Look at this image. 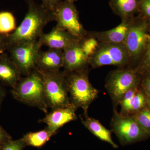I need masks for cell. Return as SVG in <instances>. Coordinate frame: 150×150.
<instances>
[{
    "mask_svg": "<svg viewBox=\"0 0 150 150\" xmlns=\"http://www.w3.org/2000/svg\"><path fill=\"white\" fill-rule=\"evenodd\" d=\"M28 10L21 23L14 32L6 35V49L24 42L38 40L49 23L54 21V12L36 4L34 0H26Z\"/></svg>",
    "mask_w": 150,
    "mask_h": 150,
    "instance_id": "cell-1",
    "label": "cell"
},
{
    "mask_svg": "<svg viewBox=\"0 0 150 150\" xmlns=\"http://www.w3.org/2000/svg\"><path fill=\"white\" fill-rule=\"evenodd\" d=\"M25 76L21 78L11 90L13 97L19 102L37 107L47 114L48 106L42 75L35 69Z\"/></svg>",
    "mask_w": 150,
    "mask_h": 150,
    "instance_id": "cell-2",
    "label": "cell"
},
{
    "mask_svg": "<svg viewBox=\"0 0 150 150\" xmlns=\"http://www.w3.org/2000/svg\"><path fill=\"white\" fill-rule=\"evenodd\" d=\"M65 74L71 103L76 108H82L84 115H88L89 106L99 92L90 82L87 68Z\"/></svg>",
    "mask_w": 150,
    "mask_h": 150,
    "instance_id": "cell-3",
    "label": "cell"
},
{
    "mask_svg": "<svg viewBox=\"0 0 150 150\" xmlns=\"http://www.w3.org/2000/svg\"><path fill=\"white\" fill-rule=\"evenodd\" d=\"M150 23L139 15L132 19L123 44L129 56L128 67L135 69L144 54L150 38Z\"/></svg>",
    "mask_w": 150,
    "mask_h": 150,
    "instance_id": "cell-4",
    "label": "cell"
},
{
    "mask_svg": "<svg viewBox=\"0 0 150 150\" xmlns=\"http://www.w3.org/2000/svg\"><path fill=\"white\" fill-rule=\"evenodd\" d=\"M38 71L43 77L48 107L54 110L74 106L69 97L66 75L64 71L46 72Z\"/></svg>",
    "mask_w": 150,
    "mask_h": 150,
    "instance_id": "cell-5",
    "label": "cell"
},
{
    "mask_svg": "<svg viewBox=\"0 0 150 150\" xmlns=\"http://www.w3.org/2000/svg\"><path fill=\"white\" fill-rule=\"evenodd\" d=\"M142 79L135 69L121 67L108 74L105 88L112 101L118 104L126 92L139 85Z\"/></svg>",
    "mask_w": 150,
    "mask_h": 150,
    "instance_id": "cell-6",
    "label": "cell"
},
{
    "mask_svg": "<svg viewBox=\"0 0 150 150\" xmlns=\"http://www.w3.org/2000/svg\"><path fill=\"white\" fill-rule=\"evenodd\" d=\"M93 68L113 65L119 68L128 66L129 56L123 43H100L96 51L88 59Z\"/></svg>",
    "mask_w": 150,
    "mask_h": 150,
    "instance_id": "cell-7",
    "label": "cell"
},
{
    "mask_svg": "<svg viewBox=\"0 0 150 150\" xmlns=\"http://www.w3.org/2000/svg\"><path fill=\"white\" fill-rule=\"evenodd\" d=\"M74 3L67 0L62 1L54 11V21L57 23L56 26L81 40L86 36L88 32L81 23Z\"/></svg>",
    "mask_w": 150,
    "mask_h": 150,
    "instance_id": "cell-8",
    "label": "cell"
},
{
    "mask_svg": "<svg viewBox=\"0 0 150 150\" xmlns=\"http://www.w3.org/2000/svg\"><path fill=\"white\" fill-rule=\"evenodd\" d=\"M110 126L112 132L123 146L142 141L149 135L138 125L133 115L116 111L111 119Z\"/></svg>",
    "mask_w": 150,
    "mask_h": 150,
    "instance_id": "cell-9",
    "label": "cell"
},
{
    "mask_svg": "<svg viewBox=\"0 0 150 150\" xmlns=\"http://www.w3.org/2000/svg\"><path fill=\"white\" fill-rule=\"evenodd\" d=\"M42 46L38 40L19 43L7 49L10 57L21 75L26 76L35 69L38 56Z\"/></svg>",
    "mask_w": 150,
    "mask_h": 150,
    "instance_id": "cell-10",
    "label": "cell"
},
{
    "mask_svg": "<svg viewBox=\"0 0 150 150\" xmlns=\"http://www.w3.org/2000/svg\"><path fill=\"white\" fill-rule=\"evenodd\" d=\"M63 51L64 72L67 74L88 68V58L84 53L81 40L76 41Z\"/></svg>",
    "mask_w": 150,
    "mask_h": 150,
    "instance_id": "cell-11",
    "label": "cell"
},
{
    "mask_svg": "<svg viewBox=\"0 0 150 150\" xmlns=\"http://www.w3.org/2000/svg\"><path fill=\"white\" fill-rule=\"evenodd\" d=\"M76 109L74 106H72L54 109L39 122L46 124L48 130L54 135L65 124L77 119L76 114Z\"/></svg>",
    "mask_w": 150,
    "mask_h": 150,
    "instance_id": "cell-12",
    "label": "cell"
},
{
    "mask_svg": "<svg viewBox=\"0 0 150 150\" xmlns=\"http://www.w3.org/2000/svg\"><path fill=\"white\" fill-rule=\"evenodd\" d=\"M64 65V51L62 49L49 48L40 51L38 56L35 69L40 71L57 72Z\"/></svg>",
    "mask_w": 150,
    "mask_h": 150,
    "instance_id": "cell-13",
    "label": "cell"
},
{
    "mask_svg": "<svg viewBox=\"0 0 150 150\" xmlns=\"http://www.w3.org/2000/svg\"><path fill=\"white\" fill-rule=\"evenodd\" d=\"M38 40L42 46H46L49 48L64 50L79 40L69 33L56 26L48 33H43Z\"/></svg>",
    "mask_w": 150,
    "mask_h": 150,
    "instance_id": "cell-14",
    "label": "cell"
},
{
    "mask_svg": "<svg viewBox=\"0 0 150 150\" xmlns=\"http://www.w3.org/2000/svg\"><path fill=\"white\" fill-rule=\"evenodd\" d=\"M132 18L122 20L121 24L112 29L100 32L90 31L88 32V34L96 38L100 43H123L128 34Z\"/></svg>",
    "mask_w": 150,
    "mask_h": 150,
    "instance_id": "cell-15",
    "label": "cell"
},
{
    "mask_svg": "<svg viewBox=\"0 0 150 150\" xmlns=\"http://www.w3.org/2000/svg\"><path fill=\"white\" fill-rule=\"evenodd\" d=\"M21 73L8 54H0V81L13 88L21 78Z\"/></svg>",
    "mask_w": 150,
    "mask_h": 150,
    "instance_id": "cell-16",
    "label": "cell"
},
{
    "mask_svg": "<svg viewBox=\"0 0 150 150\" xmlns=\"http://www.w3.org/2000/svg\"><path fill=\"white\" fill-rule=\"evenodd\" d=\"M139 0H110L109 5L113 13L121 20L129 19L139 13Z\"/></svg>",
    "mask_w": 150,
    "mask_h": 150,
    "instance_id": "cell-17",
    "label": "cell"
},
{
    "mask_svg": "<svg viewBox=\"0 0 150 150\" xmlns=\"http://www.w3.org/2000/svg\"><path fill=\"white\" fill-rule=\"evenodd\" d=\"M82 123L86 129L98 138L110 144L112 147L118 148V146L113 142L111 137V131L106 129L98 120L90 118L88 115H85Z\"/></svg>",
    "mask_w": 150,
    "mask_h": 150,
    "instance_id": "cell-18",
    "label": "cell"
},
{
    "mask_svg": "<svg viewBox=\"0 0 150 150\" xmlns=\"http://www.w3.org/2000/svg\"><path fill=\"white\" fill-rule=\"evenodd\" d=\"M53 135L46 127L41 131L27 133L24 135L22 139L26 146L40 147L47 143Z\"/></svg>",
    "mask_w": 150,
    "mask_h": 150,
    "instance_id": "cell-19",
    "label": "cell"
},
{
    "mask_svg": "<svg viewBox=\"0 0 150 150\" xmlns=\"http://www.w3.org/2000/svg\"><path fill=\"white\" fill-rule=\"evenodd\" d=\"M17 28L16 19L13 14L7 11L0 12V35H7Z\"/></svg>",
    "mask_w": 150,
    "mask_h": 150,
    "instance_id": "cell-20",
    "label": "cell"
},
{
    "mask_svg": "<svg viewBox=\"0 0 150 150\" xmlns=\"http://www.w3.org/2000/svg\"><path fill=\"white\" fill-rule=\"evenodd\" d=\"M138 125L144 131L150 134V108L144 107L133 115Z\"/></svg>",
    "mask_w": 150,
    "mask_h": 150,
    "instance_id": "cell-21",
    "label": "cell"
},
{
    "mask_svg": "<svg viewBox=\"0 0 150 150\" xmlns=\"http://www.w3.org/2000/svg\"><path fill=\"white\" fill-rule=\"evenodd\" d=\"M99 43L96 38L89 35L88 33L86 36L81 40L82 48L88 59L96 51Z\"/></svg>",
    "mask_w": 150,
    "mask_h": 150,
    "instance_id": "cell-22",
    "label": "cell"
},
{
    "mask_svg": "<svg viewBox=\"0 0 150 150\" xmlns=\"http://www.w3.org/2000/svg\"><path fill=\"white\" fill-rule=\"evenodd\" d=\"M135 70L142 77L150 73V30L149 40L146 51L142 60Z\"/></svg>",
    "mask_w": 150,
    "mask_h": 150,
    "instance_id": "cell-23",
    "label": "cell"
},
{
    "mask_svg": "<svg viewBox=\"0 0 150 150\" xmlns=\"http://www.w3.org/2000/svg\"><path fill=\"white\" fill-rule=\"evenodd\" d=\"M147 102L144 94L142 91L138 90L132 98L131 103V114L135 113L142 110L145 107V104Z\"/></svg>",
    "mask_w": 150,
    "mask_h": 150,
    "instance_id": "cell-24",
    "label": "cell"
},
{
    "mask_svg": "<svg viewBox=\"0 0 150 150\" xmlns=\"http://www.w3.org/2000/svg\"><path fill=\"white\" fill-rule=\"evenodd\" d=\"M26 146L22 139L16 141L11 140L3 145L0 150H23Z\"/></svg>",
    "mask_w": 150,
    "mask_h": 150,
    "instance_id": "cell-25",
    "label": "cell"
},
{
    "mask_svg": "<svg viewBox=\"0 0 150 150\" xmlns=\"http://www.w3.org/2000/svg\"><path fill=\"white\" fill-rule=\"evenodd\" d=\"M138 15L150 23V0H139Z\"/></svg>",
    "mask_w": 150,
    "mask_h": 150,
    "instance_id": "cell-26",
    "label": "cell"
},
{
    "mask_svg": "<svg viewBox=\"0 0 150 150\" xmlns=\"http://www.w3.org/2000/svg\"><path fill=\"white\" fill-rule=\"evenodd\" d=\"M140 86L147 98L150 97V73L142 77Z\"/></svg>",
    "mask_w": 150,
    "mask_h": 150,
    "instance_id": "cell-27",
    "label": "cell"
},
{
    "mask_svg": "<svg viewBox=\"0 0 150 150\" xmlns=\"http://www.w3.org/2000/svg\"><path fill=\"white\" fill-rule=\"evenodd\" d=\"M63 0H42L41 5L46 9L54 12L58 5Z\"/></svg>",
    "mask_w": 150,
    "mask_h": 150,
    "instance_id": "cell-28",
    "label": "cell"
},
{
    "mask_svg": "<svg viewBox=\"0 0 150 150\" xmlns=\"http://www.w3.org/2000/svg\"><path fill=\"white\" fill-rule=\"evenodd\" d=\"M11 140L12 138L10 135L0 125V149L3 145Z\"/></svg>",
    "mask_w": 150,
    "mask_h": 150,
    "instance_id": "cell-29",
    "label": "cell"
},
{
    "mask_svg": "<svg viewBox=\"0 0 150 150\" xmlns=\"http://www.w3.org/2000/svg\"><path fill=\"white\" fill-rule=\"evenodd\" d=\"M6 40V35H0V54L7 50Z\"/></svg>",
    "mask_w": 150,
    "mask_h": 150,
    "instance_id": "cell-30",
    "label": "cell"
},
{
    "mask_svg": "<svg viewBox=\"0 0 150 150\" xmlns=\"http://www.w3.org/2000/svg\"><path fill=\"white\" fill-rule=\"evenodd\" d=\"M6 95V90L0 84V109L2 104L3 100L5 98Z\"/></svg>",
    "mask_w": 150,
    "mask_h": 150,
    "instance_id": "cell-31",
    "label": "cell"
},
{
    "mask_svg": "<svg viewBox=\"0 0 150 150\" xmlns=\"http://www.w3.org/2000/svg\"><path fill=\"white\" fill-rule=\"evenodd\" d=\"M147 103L149 107L150 108V97L147 98Z\"/></svg>",
    "mask_w": 150,
    "mask_h": 150,
    "instance_id": "cell-32",
    "label": "cell"
},
{
    "mask_svg": "<svg viewBox=\"0 0 150 150\" xmlns=\"http://www.w3.org/2000/svg\"><path fill=\"white\" fill-rule=\"evenodd\" d=\"M67 1H69L71 2L74 3L75 2L77 1V0H67Z\"/></svg>",
    "mask_w": 150,
    "mask_h": 150,
    "instance_id": "cell-33",
    "label": "cell"
}]
</instances>
